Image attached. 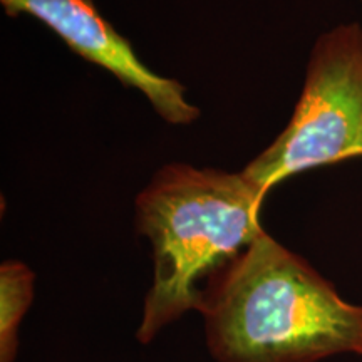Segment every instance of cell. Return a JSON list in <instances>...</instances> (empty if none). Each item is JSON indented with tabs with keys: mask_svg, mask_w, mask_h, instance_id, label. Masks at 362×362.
Listing matches in <instances>:
<instances>
[{
	"mask_svg": "<svg viewBox=\"0 0 362 362\" xmlns=\"http://www.w3.org/2000/svg\"><path fill=\"white\" fill-rule=\"evenodd\" d=\"M267 192L243 173L161 168L136 200V226L153 252V284L136 339L149 344L189 310H198L200 282L240 255L265 232Z\"/></svg>",
	"mask_w": 362,
	"mask_h": 362,
	"instance_id": "2",
	"label": "cell"
},
{
	"mask_svg": "<svg viewBox=\"0 0 362 362\" xmlns=\"http://www.w3.org/2000/svg\"><path fill=\"white\" fill-rule=\"evenodd\" d=\"M35 275L24 262L0 265V362H16L21 325L34 300Z\"/></svg>",
	"mask_w": 362,
	"mask_h": 362,
	"instance_id": "5",
	"label": "cell"
},
{
	"mask_svg": "<svg viewBox=\"0 0 362 362\" xmlns=\"http://www.w3.org/2000/svg\"><path fill=\"white\" fill-rule=\"evenodd\" d=\"M7 13H30L51 27L74 52L141 90L163 119L188 124L200 116L178 81L161 78L136 56L131 44L99 16L93 0H0Z\"/></svg>",
	"mask_w": 362,
	"mask_h": 362,
	"instance_id": "4",
	"label": "cell"
},
{
	"mask_svg": "<svg viewBox=\"0 0 362 362\" xmlns=\"http://www.w3.org/2000/svg\"><path fill=\"white\" fill-rule=\"evenodd\" d=\"M197 312L216 362L362 356V305L267 232L211 275Z\"/></svg>",
	"mask_w": 362,
	"mask_h": 362,
	"instance_id": "1",
	"label": "cell"
},
{
	"mask_svg": "<svg viewBox=\"0 0 362 362\" xmlns=\"http://www.w3.org/2000/svg\"><path fill=\"white\" fill-rule=\"evenodd\" d=\"M362 156V30L347 24L317 40L291 123L243 170L265 192L300 171Z\"/></svg>",
	"mask_w": 362,
	"mask_h": 362,
	"instance_id": "3",
	"label": "cell"
}]
</instances>
